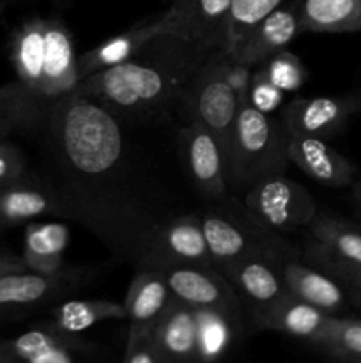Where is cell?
<instances>
[{"label":"cell","mask_w":361,"mask_h":363,"mask_svg":"<svg viewBox=\"0 0 361 363\" xmlns=\"http://www.w3.org/2000/svg\"><path fill=\"white\" fill-rule=\"evenodd\" d=\"M265 77L283 92H296L306 82L308 71L299 57L290 50L283 48L260 64Z\"/></svg>","instance_id":"d6a6232c"},{"label":"cell","mask_w":361,"mask_h":363,"mask_svg":"<svg viewBox=\"0 0 361 363\" xmlns=\"http://www.w3.org/2000/svg\"><path fill=\"white\" fill-rule=\"evenodd\" d=\"M303 32H361V0H292Z\"/></svg>","instance_id":"603a6c76"},{"label":"cell","mask_w":361,"mask_h":363,"mask_svg":"<svg viewBox=\"0 0 361 363\" xmlns=\"http://www.w3.org/2000/svg\"><path fill=\"white\" fill-rule=\"evenodd\" d=\"M172 298L168 282L159 269L138 268L122 303L130 330L154 328Z\"/></svg>","instance_id":"d6986e66"},{"label":"cell","mask_w":361,"mask_h":363,"mask_svg":"<svg viewBox=\"0 0 361 363\" xmlns=\"http://www.w3.org/2000/svg\"><path fill=\"white\" fill-rule=\"evenodd\" d=\"M209 53L191 39L168 32L151 39L126 62L84 78L78 92L120 119H154L183 105Z\"/></svg>","instance_id":"7a4b0ae2"},{"label":"cell","mask_w":361,"mask_h":363,"mask_svg":"<svg viewBox=\"0 0 361 363\" xmlns=\"http://www.w3.org/2000/svg\"><path fill=\"white\" fill-rule=\"evenodd\" d=\"M168 32L183 35L179 16H177L176 9L172 6L163 14L152 18L151 21L134 25V27L112 35V38L99 43L94 48L81 53L78 57V69H80L81 80L103 69L117 66V64L126 62L131 57L137 55L151 39L158 38L161 34H168Z\"/></svg>","instance_id":"30bf717a"},{"label":"cell","mask_w":361,"mask_h":363,"mask_svg":"<svg viewBox=\"0 0 361 363\" xmlns=\"http://www.w3.org/2000/svg\"><path fill=\"white\" fill-rule=\"evenodd\" d=\"M251 73H253V67L239 62V60L234 59L230 53H227L225 80H227V84L230 85V89L234 91V94L237 96V101H239V105L241 103H246V99H248V89H250Z\"/></svg>","instance_id":"d590c367"},{"label":"cell","mask_w":361,"mask_h":363,"mask_svg":"<svg viewBox=\"0 0 361 363\" xmlns=\"http://www.w3.org/2000/svg\"><path fill=\"white\" fill-rule=\"evenodd\" d=\"M42 215L60 216L59 202L48 188L16 183L0 188V227L30 222Z\"/></svg>","instance_id":"d4e9b609"},{"label":"cell","mask_w":361,"mask_h":363,"mask_svg":"<svg viewBox=\"0 0 361 363\" xmlns=\"http://www.w3.org/2000/svg\"><path fill=\"white\" fill-rule=\"evenodd\" d=\"M197 314V360L216 362L229 353L241 315L219 308H195Z\"/></svg>","instance_id":"4316f807"},{"label":"cell","mask_w":361,"mask_h":363,"mask_svg":"<svg viewBox=\"0 0 361 363\" xmlns=\"http://www.w3.org/2000/svg\"><path fill=\"white\" fill-rule=\"evenodd\" d=\"M96 353V346L52 325L30 330L2 350L6 360L25 363H74L94 357Z\"/></svg>","instance_id":"5bb4252c"},{"label":"cell","mask_w":361,"mask_h":363,"mask_svg":"<svg viewBox=\"0 0 361 363\" xmlns=\"http://www.w3.org/2000/svg\"><path fill=\"white\" fill-rule=\"evenodd\" d=\"M50 181L60 216L91 230L112 254L138 268L170 216L133 160L122 119L74 92L42 117Z\"/></svg>","instance_id":"6da1fadb"},{"label":"cell","mask_w":361,"mask_h":363,"mask_svg":"<svg viewBox=\"0 0 361 363\" xmlns=\"http://www.w3.org/2000/svg\"><path fill=\"white\" fill-rule=\"evenodd\" d=\"M168 264L218 268L209 252L200 215L186 213L165 220L152 234L138 268L158 269Z\"/></svg>","instance_id":"ba28073f"},{"label":"cell","mask_w":361,"mask_h":363,"mask_svg":"<svg viewBox=\"0 0 361 363\" xmlns=\"http://www.w3.org/2000/svg\"><path fill=\"white\" fill-rule=\"evenodd\" d=\"M361 112V92L342 96L296 98L283 110L282 121L289 133L331 138L345 128L354 113Z\"/></svg>","instance_id":"7c38bea8"},{"label":"cell","mask_w":361,"mask_h":363,"mask_svg":"<svg viewBox=\"0 0 361 363\" xmlns=\"http://www.w3.org/2000/svg\"><path fill=\"white\" fill-rule=\"evenodd\" d=\"M301 32L303 28L290 0L273 11L253 30H250V34L230 52V55L246 66L257 67L276 52L287 48V45L292 43Z\"/></svg>","instance_id":"e0dca14e"},{"label":"cell","mask_w":361,"mask_h":363,"mask_svg":"<svg viewBox=\"0 0 361 363\" xmlns=\"http://www.w3.org/2000/svg\"><path fill=\"white\" fill-rule=\"evenodd\" d=\"M335 315L314 307L308 301L299 300V298L287 294L269 314L265 321L264 330H275L285 335L294 337V339L306 340L314 344L319 337L324 333L328 325Z\"/></svg>","instance_id":"cb8c5ba5"},{"label":"cell","mask_w":361,"mask_h":363,"mask_svg":"<svg viewBox=\"0 0 361 363\" xmlns=\"http://www.w3.org/2000/svg\"><path fill=\"white\" fill-rule=\"evenodd\" d=\"M69 229L66 223H30L25 234L23 262L27 268L41 275H59L66 269V254L69 247Z\"/></svg>","instance_id":"7402d4cb"},{"label":"cell","mask_w":361,"mask_h":363,"mask_svg":"<svg viewBox=\"0 0 361 363\" xmlns=\"http://www.w3.org/2000/svg\"><path fill=\"white\" fill-rule=\"evenodd\" d=\"M304 259H306L308 264L315 266L326 275L335 279L347 291L354 293L356 296H361V264L336 257L315 240L304 252Z\"/></svg>","instance_id":"1f68e13d"},{"label":"cell","mask_w":361,"mask_h":363,"mask_svg":"<svg viewBox=\"0 0 361 363\" xmlns=\"http://www.w3.org/2000/svg\"><path fill=\"white\" fill-rule=\"evenodd\" d=\"M179 140L184 167L195 186L209 201H223L229 188L227 158L214 135L190 121V124L180 130Z\"/></svg>","instance_id":"8fae6325"},{"label":"cell","mask_w":361,"mask_h":363,"mask_svg":"<svg viewBox=\"0 0 361 363\" xmlns=\"http://www.w3.org/2000/svg\"><path fill=\"white\" fill-rule=\"evenodd\" d=\"M311 240L345 261L361 264V230L342 218L319 215L310 223Z\"/></svg>","instance_id":"f1b7e54d"},{"label":"cell","mask_w":361,"mask_h":363,"mask_svg":"<svg viewBox=\"0 0 361 363\" xmlns=\"http://www.w3.org/2000/svg\"><path fill=\"white\" fill-rule=\"evenodd\" d=\"M329 357L342 360H361V321L333 318L328 328L314 342Z\"/></svg>","instance_id":"f546056e"},{"label":"cell","mask_w":361,"mask_h":363,"mask_svg":"<svg viewBox=\"0 0 361 363\" xmlns=\"http://www.w3.org/2000/svg\"><path fill=\"white\" fill-rule=\"evenodd\" d=\"M357 298H360V301H361V296H357Z\"/></svg>","instance_id":"ab89813d"},{"label":"cell","mask_w":361,"mask_h":363,"mask_svg":"<svg viewBox=\"0 0 361 363\" xmlns=\"http://www.w3.org/2000/svg\"><path fill=\"white\" fill-rule=\"evenodd\" d=\"M282 262L283 259L271 255H251L219 268L258 328H264L273 308L289 294L282 275Z\"/></svg>","instance_id":"52a82bcc"},{"label":"cell","mask_w":361,"mask_h":363,"mask_svg":"<svg viewBox=\"0 0 361 363\" xmlns=\"http://www.w3.org/2000/svg\"><path fill=\"white\" fill-rule=\"evenodd\" d=\"M202 227L209 252L218 268L251 255L283 259L287 254L285 243L280 240L278 234L262 229L248 218L246 213L244 218H237L219 209H209L202 215Z\"/></svg>","instance_id":"8992f818"},{"label":"cell","mask_w":361,"mask_h":363,"mask_svg":"<svg viewBox=\"0 0 361 363\" xmlns=\"http://www.w3.org/2000/svg\"><path fill=\"white\" fill-rule=\"evenodd\" d=\"M170 6L179 16L184 38L209 52H227L232 0H180Z\"/></svg>","instance_id":"ac0fdd59"},{"label":"cell","mask_w":361,"mask_h":363,"mask_svg":"<svg viewBox=\"0 0 361 363\" xmlns=\"http://www.w3.org/2000/svg\"><path fill=\"white\" fill-rule=\"evenodd\" d=\"M158 269L165 275L172 296L188 307L219 308L241 315L243 301L219 268L168 264Z\"/></svg>","instance_id":"9c48e42d"},{"label":"cell","mask_w":361,"mask_h":363,"mask_svg":"<svg viewBox=\"0 0 361 363\" xmlns=\"http://www.w3.org/2000/svg\"><path fill=\"white\" fill-rule=\"evenodd\" d=\"M287 2L290 0H232L227 53L232 52L264 18Z\"/></svg>","instance_id":"4dcf8cb0"},{"label":"cell","mask_w":361,"mask_h":363,"mask_svg":"<svg viewBox=\"0 0 361 363\" xmlns=\"http://www.w3.org/2000/svg\"><path fill=\"white\" fill-rule=\"evenodd\" d=\"M289 160L324 186L345 188L356 181V167L324 138L289 133Z\"/></svg>","instance_id":"2e32d148"},{"label":"cell","mask_w":361,"mask_h":363,"mask_svg":"<svg viewBox=\"0 0 361 363\" xmlns=\"http://www.w3.org/2000/svg\"><path fill=\"white\" fill-rule=\"evenodd\" d=\"M244 213L262 229L280 234L310 227L319 209L303 184L278 174L246 190Z\"/></svg>","instance_id":"5b68a950"},{"label":"cell","mask_w":361,"mask_h":363,"mask_svg":"<svg viewBox=\"0 0 361 363\" xmlns=\"http://www.w3.org/2000/svg\"><path fill=\"white\" fill-rule=\"evenodd\" d=\"M176 2H180V0H170V4H176Z\"/></svg>","instance_id":"f35d334b"},{"label":"cell","mask_w":361,"mask_h":363,"mask_svg":"<svg viewBox=\"0 0 361 363\" xmlns=\"http://www.w3.org/2000/svg\"><path fill=\"white\" fill-rule=\"evenodd\" d=\"M152 332H154V339L166 363L197 360V314H195V308L172 298Z\"/></svg>","instance_id":"44dd1931"},{"label":"cell","mask_w":361,"mask_h":363,"mask_svg":"<svg viewBox=\"0 0 361 363\" xmlns=\"http://www.w3.org/2000/svg\"><path fill=\"white\" fill-rule=\"evenodd\" d=\"M283 94L285 92L282 89L276 87L268 77H265L264 69L260 66L253 67L251 73L250 89H248V99L253 108L260 110L264 113H273L278 110L283 103Z\"/></svg>","instance_id":"836d02e7"},{"label":"cell","mask_w":361,"mask_h":363,"mask_svg":"<svg viewBox=\"0 0 361 363\" xmlns=\"http://www.w3.org/2000/svg\"><path fill=\"white\" fill-rule=\"evenodd\" d=\"M126 319L124 305L108 300H69L57 305L48 325L62 332L80 335L85 330L105 321Z\"/></svg>","instance_id":"83f0119b"},{"label":"cell","mask_w":361,"mask_h":363,"mask_svg":"<svg viewBox=\"0 0 361 363\" xmlns=\"http://www.w3.org/2000/svg\"><path fill=\"white\" fill-rule=\"evenodd\" d=\"M289 130L282 119L241 103L227 149L229 184L250 190L265 177L285 172L289 165Z\"/></svg>","instance_id":"3957f363"},{"label":"cell","mask_w":361,"mask_h":363,"mask_svg":"<svg viewBox=\"0 0 361 363\" xmlns=\"http://www.w3.org/2000/svg\"><path fill=\"white\" fill-rule=\"evenodd\" d=\"M353 197L356 201L357 208L361 209V181H354L353 183Z\"/></svg>","instance_id":"74e56055"},{"label":"cell","mask_w":361,"mask_h":363,"mask_svg":"<svg viewBox=\"0 0 361 363\" xmlns=\"http://www.w3.org/2000/svg\"><path fill=\"white\" fill-rule=\"evenodd\" d=\"M282 275L287 291L292 296L308 301L328 314L336 315L349 305L345 287L315 266L299 261H283Z\"/></svg>","instance_id":"ffe728a7"},{"label":"cell","mask_w":361,"mask_h":363,"mask_svg":"<svg viewBox=\"0 0 361 363\" xmlns=\"http://www.w3.org/2000/svg\"><path fill=\"white\" fill-rule=\"evenodd\" d=\"M80 82L78 55L71 30L59 18H46L45 67L39 96L50 108L59 99L78 92Z\"/></svg>","instance_id":"4fadbf2b"},{"label":"cell","mask_w":361,"mask_h":363,"mask_svg":"<svg viewBox=\"0 0 361 363\" xmlns=\"http://www.w3.org/2000/svg\"><path fill=\"white\" fill-rule=\"evenodd\" d=\"M225 50L209 53L195 73L183 105L190 110L191 121L214 135L227 158V149L241 105L225 80Z\"/></svg>","instance_id":"277c9868"},{"label":"cell","mask_w":361,"mask_h":363,"mask_svg":"<svg viewBox=\"0 0 361 363\" xmlns=\"http://www.w3.org/2000/svg\"><path fill=\"white\" fill-rule=\"evenodd\" d=\"M154 330V328H152ZM152 330H127L124 362L126 363H166L159 351Z\"/></svg>","instance_id":"e575fe53"},{"label":"cell","mask_w":361,"mask_h":363,"mask_svg":"<svg viewBox=\"0 0 361 363\" xmlns=\"http://www.w3.org/2000/svg\"><path fill=\"white\" fill-rule=\"evenodd\" d=\"M84 280L76 269H64L59 275L13 272L0 277V312L32 311L62 298Z\"/></svg>","instance_id":"9a60e30c"},{"label":"cell","mask_w":361,"mask_h":363,"mask_svg":"<svg viewBox=\"0 0 361 363\" xmlns=\"http://www.w3.org/2000/svg\"><path fill=\"white\" fill-rule=\"evenodd\" d=\"M25 162L20 151L9 145H0V188L21 183Z\"/></svg>","instance_id":"8d00e7d4"},{"label":"cell","mask_w":361,"mask_h":363,"mask_svg":"<svg viewBox=\"0 0 361 363\" xmlns=\"http://www.w3.org/2000/svg\"><path fill=\"white\" fill-rule=\"evenodd\" d=\"M45 28L46 18H32L21 25L13 41V62L20 82L38 96L45 67Z\"/></svg>","instance_id":"484cf974"}]
</instances>
